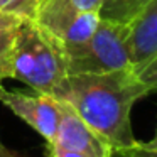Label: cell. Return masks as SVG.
Here are the masks:
<instances>
[{"mask_svg":"<svg viewBox=\"0 0 157 157\" xmlns=\"http://www.w3.org/2000/svg\"><path fill=\"white\" fill-rule=\"evenodd\" d=\"M49 144H58L64 149H71L81 152L88 157H108L112 147L100 139L85 122L78 117V113L61 101V120L56 137Z\"/></svg>","mask_w":157,"mask_h":157,"instance_id":"8992f818","label":"cell"},{"mask_svg":"<svg viewBox=\"0 0 157 157\" xmlns=\"http://www.w3.org/2000/svg\"><path fill=\"white\" fill-rule=\"evenodd\" d=\"M0 103L36 130L46 144L52 142L61 120V101L42 93L7 90L0 83Z\"/></svg>","mask_w":157,"mask_h":157,"instance_id":"5b68a950","label":"cell"},{"mask_svg":"<svg viewBox=\"0 0 157 157\" xmlns=\"http://www.w3.org/2000/svg\"><path fill=\"white\" fill-rule=\"evenodd\" d=\"M66 76L63 48L34 19L24 17L15 39L10 78L25 83L32 91L54 98Z\"/></svg>","mask_w":157,"mask_h":157,"instance_id":"7a4b0ae2","label":"cell"},{"mask_svg":"<svg viewBox=\"0 0 157 157\" xmlns=\"http://www.w3.org/2000/svg\"><path fill=\"white\" fill-rule=\"evenodd\" d=\"M34 21L68 54L79 49L93 36L100 22V14L79 10L69 0H44Z\"/></svg>","mask_w":157,"mask_h":157,"instance_id":"277c9868","label":"cell"},{"mask_svg":"<svg viewBox=\"0 0 157 157\" xmlns=\"http://www.w3.org/2000/svg\"><path fill=\"white\" fill-rule=\"evenodd\" d=\"M150 0H103L100 7V19L128 25Z\"/></svg>","mask_w":157,"mask_h":157,"instance_id":"9c48e42d","label":"cell"},{"mask_svg":"<svg viewBox=\"0 0 157 157\" xmlns=\"http://www.w3.org/2000/svg\"><path fill=\"white\" fill-rule=\"evenodd\" d=\"M46 147H48L49 157H88L81 152H76V150L64 149V147L58 145V144H46Z\"/></svg>","mask_w":157,"mask_h":157,"instance_id":"4fadbf2b","label":"cell"},{"mask_svg":"<svg viewBox=\"0 0 157 157\" xmlns=\"http://www.w3.org/2000/svg\"><path fill=\"white\" fill-rule=\"evenodd\" d=\"M24 17L15 14L0 12V83L2 79L10 78L12 73V54L15 48L19 29Z\"/></svg>","mask_w":157,"mask_h":157,"instance_id":"ba28073f","label":"cell"},{"mask_svg":"<svg viewBox=\"0 0 157 157\" xmlns=\"http://www.w3.org/2000/svg\"><path fill=\"white\" fill-rule=\"evenodd\" d=\"M0 157H19V155H15L14 152H10V150L2 144V140H0Z\"/></svg>","mask_w":157,"mask_h":157,"instance_id":"9a60e30c","label":"cell"},{"mask_svg":"<svg viewBox=\"0 0 157 157\" xmlns=\"http://www.w3.org/2000/svg\"><path fill=\"white\" fill-rule=\"evenodd\" d=\"M108 157H157V150H150L142 145V142L137 140L135 144L127 147H118L112 149Z\"/></svg>","mask_w":157,"mask_h":157,"instance_id":"8fae6325","label":"cell"},{"mask_svg":"<svg viewBox=\"0 0 157 157\" xmlns=\"http://www.w3.org/2000/svg\"><path fill=\"white\" fill-rule=\"evenodd\" d=\"M127 46L135 75L157 56V0H150L128 24Z\"/></svg>","mask_w":157,"mask_h":157,"instance_id":"52a82bcc","label":"cell"},{"mask_svg":"<svg viewBox=\"0 0 157 157\" xmlns=\"http://www.w3.org/2000/svg\"><path fill=\"white\" fill-rule=\"evenodd\" d=\"M144 147H147V149L150 150H157V130H155V135H154L152 140H149V142H142Z\"/></svg>","mask_w":157,"mask_h":157,"instance_id":"2e32d148","label":"cell"},{"mask_svg":"<svg viewBox=\"0 0 157 157\" xmlns=\"http://www.w3.org/2000/svg\"><path fill=\"white\" fill-rule=\"evenodd\" d=\"M127 34L128 25L100 19L91 37L79 49L64 54L68 75L132 69Z\"/></svg>","mask_w":157,"mask_h":157,"instance_id":"3957f363","label":"cell"},{"mask_svg":"<svg viewBox=\"0 0 157 157\" xmlns=\"http://www.w3.org/2000/svg\"><path fill=\"white\" fill-rule=\"evenodd\" d=\"M44 0H0V12L34 19Z\"/></svg>","mask_w":157,"mask_h":157,"instance_id":"30bf717a","label":"cell"},{"mask_svg":"<svg viewBox=\"0 0 157 157\" xmlns=\"http://www.w3.org/2000/svg\"><path fill=\"white\" fill-rule=\"evenodd\" d=\"M150 90L132 69L68 75L54 98L78 117L112 149L137 142L132 132V106Z\"/></svg>","mask_w":157,"mask_h":157,"instance_id":"6da1fadb","label":"cell"},{"mask_svg":"<svg viewBox=\"0 0 157 157\" xmlns=\"http://www.w3.org/2000/svg\"><path fill=\"white\" fill-rule=\"evenodd\" d=\"M76 9L85 12H100V7H101L103 0H69Z\"/></svg>","mask_w":157,"mask_h":157,"instance_id":"5bb4252c","label":"cell"},{"mask_svg":"<svg viewBox=\"0 0 157 157\" xmlns=\"http://www.w3.org/2000/svg\"><path fill=\"white\" fill-rule=\"evenodd\" d=\"M137 76L150 91H157V56L144 69H140Z\"/></svg>","mask_w":157,"mask_h":157,"instance_id":"7c38bea8","label":"cell"}]
</instances>
